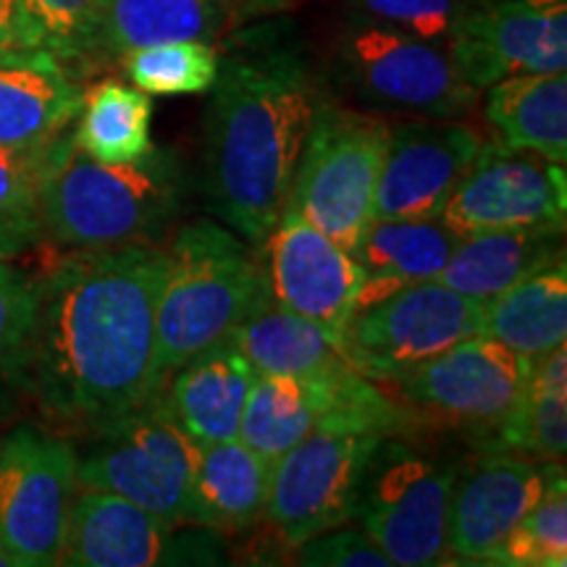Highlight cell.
I'll use <instances>...</instances> for the list:
<instances>
[{"label":"cell","instance_id":"8fae6325","mask_svg":"<svg viewBox=\"0 0 567 567\" xmlns=\"http://www.w3.org/2000/svg\"><path fill=\"white\" fill-rule=\"evenodd\" d=\"M74 442L40 423L0 439V544L13 567H55L76 488Z\"/></svg>","mask_w":567,"mask_h":567},{"label":"cell","instance_id":"f546056e","mask_svg":"<svg viewBox=\"0 0 567 567\" xmlns=\"http://www.w3.org/2000/svg\"><path fill=\"white\" fill-rule=\"evenodd\" d=\"M494 450L517 452L542 463H563L567 455L565 344L536 360L520 402L496 431Z\"/></svg>","mask_w":567,"mask_h":567},{"label":"cell","instance_id":"7a4b0ae2","mask_svg":"<svg viewBox=\"0 0 567 567\" xmlns=\"http://www.w3.org/2000/svg\"><path fill=\"white\" fill-rule=\"evenodd\" d=\"M208 92L205 203L218 221L258 247L287 210L323 92L300 48L264 34L229 42Z\"/></svg>","mask_w":567,"mask_h":567},{"label":"cell","instance_id":"60d3db41","mask_svg":"<svg viewBox=\"0 0 567 567\" xmlns=\"http://www.w3.org/2000/svg\"><path fill=\"white\" fill-rule=\"evenodd\" d=\"M0 567H13V559L9 551H6L3 544H0Z\"/></svg>","mask_w":567,"mask_h":567},{"label":"cell","instance_id":"30bf717a","mask_svg":"<svg viewBox=\"0 0 567 567\" xmlns=\"http://www.w3.org/2000/svg\"><path fill=\"white\" fill-rule=\"evenodd\" d=\"M200 450L168 417L161 400L147 402L95 434L76 460V484L124 496L166 526H184Z\"/></svg>","mask_w":567,"mask_h":567},{"label":"cell","instance_id":"cb8c5ba5","mask_svg":"<svg viewBox=\"0 0 567 567\" xmlns=\"http://www.w3.org/2000/svg\"><path fill=\"white\" fill-rule=\"evenodd\" d=\"M271 492V460L243 439L200 450L189 486L184 523L210 530H247L266 517Z\"/></svg>","mask_w":567,"mask_h":567},{"label":"cell","instance_id":"9a60e30c","mask_svg":"<svg viewBox=\"0 0 567 567\" xmlns=\"http://www.w3.org/2000/svg\"><path fill=\"white\" fill-rule=\"evenodd\" d=\"M258 250L274 300L339 342L363 287L354 255L292 210L281 213Z\"/></svg>","mask_w":567,"mask_h":567},{"label":"cell","instance_id":"7c38bea8","mask_svg":"<svg viewBox=\"0 0 567 567\" xmlns=\"http://www.w3.org/2000/svg\"><path fill=\"white\" fill-rule=\"evenodd\" d=\"M530 371V360L476 334L384 384L400 410H413L423 421L496 436L526 392Z\"/></svg>","mask_w":567,"mask_h":567},{"label":"cell","instance_id":"d590c367","mask_svg":"<svg viewBox=\"0 0 567 567\" xmlns=\"http://www.w3.org/2000/svg\"><path fill=\"white\" fill-rule=\"evenodd\" d=\"M467 3L471 0H350V11L354 21L386 27L450 51Z\"/></svg>","mask_w":567,"mask_h":567},{"label":"cell","instance_id":"52a82bcc","mask_svg":"<svg viewBox=\"0 0 567 567\" xmlns=\"http://www.w3.org/2000/svg\"><path fill=\"white\" fill-rule=\"evenodd\" d=\"M337 76L363 111L410 118H465L481 90L446 48L386 27L350 21L334 51Z\"/></svg>","mask_w":567,"mask_h":567},{"label":"cell","instance_id":"603a6c76","mask_svg":"<svg viewBox=\"0 0 567 567\" xmlns=\"http://www.w3.org/2000/svg\"><path fill=\"white\" fill-rule=\"evenodd\" d=\"M565 229H494L460 239L450 264L436 276L439 284L481 305L494 300L530 274L563 264Z\"/></svg>","mask_w":567,"mask_h":567},{"label":"cell","instance_id":"ffe728a7","mask_svg":"<svg viewBox=\"0 0 567 567\" xmlns=\"http://www.w3.org/2000/svg\"><path fill=\"white\" fill-rule=\"evenodd\" d=\"M82 84L51 53L0 61V147H40L74 126Z\"/></svg>","mask_w":567,"mask_h":567},{"label":"cell","instance_id":"484cf974","mask_svg":"<svg viewBox=\"0 0 567 567\" xmlns=\"http://www.w3.org/2000/svg\"><path fill=\"white\" fill-rule=\"evenodd\" d=\"M460 234L431 218H371L354 245V260L363 268V287L358 305L413 281H431L450 264Z\"/></svg>","mask_w":567,"mask_h":567},{"label":"cell","instance_id":"3957f363","mask_svg":"<svg viewBox=\"0 0 567 567\" xmlns=\"http://www.w3.org/2000/svg\"><path fill=\"white\" fill-rule=\"evenodd\" d=\"M182 166L172 151L137 163L90 158L69 137L38 197L42 243L61 252L153 245L182 208Z\"/></svg>","mask_w":567,"mask_h":567},{"label":"cell","instance_id":"1f68e13d","mask_svg":"<svg viewBox=\"0 0 567 567\" xmlns=\"http://www.w3.org/2000/svg\"><path fill=\"white\" fill-rule=\"evenodd\" d=\"M488 565L565 567L567 565V481L563 463H549L547 484L536 505L505 538Z\"/></svg>","mask_w":567,"mask_h":567},{"label":"cell","instance_id":"74e56055","mask_svg":"<svg viewBox=\"0 0 567 567\" xmlns=\"http://www.w3.org/2000/svg\"><path fill=\"white\" fill-rule=\"evenodd\" d=\"M34 51L42 45L21 0H0V61Z\"/></svg>","mask_w":567,"mask_h":567},{"label":"cell","instance_id":"9c48e42d","mask_svg":"<svg viewBox=\"0 0 567 567\" xmlns=\"http://www.w3.org/2000/svg\"><path fill=\"white\" fill-rule=\"evenodd\" d=\"M481 321L484 305L436 279L402 284L352 310L339 350L352 371L384 384L481 334Z\"/></svg>","mask_w":567,"mask_h":567},{"label":"cell","instance_id":"d6986e66","mask_svg":"<svg viewBox=\"0 0 567 567\" xmlns=\"http://www.w3.org/2000/svg\"><path fill=\"white\" fill-rule=\"evenodd\" d=\"M172 526L145 507L101 488H76L61 559L66 567H153L163 563Z\"/></svg>","mask_w":567,"mask_h":567},{"label":"cell","instance_id":"d6a6232c","mask_svg":"<svg viewBox=\"0 0 567 567\" xmlns=\"http://www.w3.org/2000/svg\"><path fill=\"white\" fill-rule=\"evenodd\" d=\"M21 6L38 32L42 51L66 69L97 63L103 0H21Z\"/></svg>","mask_w":567,"mask_h":567},{"label":"cell","instance_id":"f1b7e54d","mask_svg":"<svg viewBox=\"0 0 567 567\" xmlns=\"http://www.w3.org/2000/svg\"><path fill=\"white\" fill-rule=\"evenodd\" d=\"M151 95L118 80H105L84 92L76 116L74 145L103 163H137L155 151L151 137Z\"/></svg>","mask_w":567,"mask_h":567},{"label":"cell","instance_id":"5b68a950","mask_svg":"<svg viewBox=\"0 0 567 567\" xmlns=\"http://www.w3.org/2000/svg\"><path fill=\"white\" fill-rule=\"evenodd\" d=\"M260 250L226 224L197 218L163 247L155 297V365L161 381L221 342L264 292Z\"/></svg>","mask_w":567,"mask_h":567},{"label":"cell","instance_id":"8d00e7d4","mask_svg":"<svg viewBox=\"0 0 567 567\" xmlns=\"http://www.w3.org/2000/svg\"><path fill=\"white\" fill-rule=\"evenodd\" d=\"M297 555L302 565L313 567H394L379 544L350 523L297 544Z\"/></svg>","mask_w":567,"mask_h":567},{"label":"cell","instance_id":"5bb4252c","mask_svg":"<svg viewBox=\"0 0 567 567\" xmlns=\"http://www.w3.org/2000/svg\"><path fill=\"white\" fill-rule=\"evenodd\" d=\"M476 90L513 74L567 69V0H471L450 42Z\"/></svg>","mask_w":567,"mask_h":567},{"label":"cell","instance_id":"6da1fadb","mask_svg":"<svg viewBox=\"0 0 567 567\" xmlns=\"http://www.w3.org/2000/svg\"><path fill=\"white\" fill-rule=\"evenodd\" d=\"M163 247L63 252L38 276L21 389L45 423L95 434L161 394L155 297Z\"/></svg>","mask_w":567,"mask_h":567},{"label":"cell","instance_id":"e0dca14e","mask_svg":"<svg viewBox=\"0 0 567 567\" xmlns=\"http://www.w3.org/2000/svg\"><path fill=\"white\" fill-rule=\"evenodd\" d=\"M549 463L492 450L457 467L450 496V563L488 565L547 484Z\"/></svg>","mask_w":567,"mask_h":567},{"label":"cell","instance_id":"ba28073f","mask_svg":"<svg viewBox=\"0 0 567 567\" xmlns=\"http://www.w3.org/2000/svg\"><path fill=\"white\" fill-rule=\"evenodd\" d=\"M457 463L384 436L360 481L352 523L365 530L394 567L450 563V496Z\"/></svg>","mask_w":567,"mask_h":567},{"label":"cell","instance_id":"277c9868","mask_svg":"<svg viewBox=\"0 0 567 567\" xmlns=\"http://www.w3.org/2000/svg\"><path fill=\"white\" fill-rule=\"evenodd\" d=\"M400 429V405L358 375L339 405L271 463L266 520L292 547L352 523L375 444Z\"/></svg>","mask_w":567,"mask_h":567},{"label":"cell","instance_id":"4316f807","mask_svg":"<svg viewBox=\"0 0 567 567\" xmlns=\"http://www.w3.org/2000/svg\"><path fill=\"white\" fill-rule=\"evenodd\" d=\"M484 118L496 142L567 163V74H513L488 84Z\"/></svg>","mask_w":567,"mask_h":567},{"label":"cell","instance_id":"d4e9b609","mask_svg":"<svg viewBox=\"0 0 567 567\" xmlns=\"http://www.w3.org/2000/svg\"><path fill=\"white\" fill-rule=\"evenodd\" d=\"M226 339L243 352L255 375H334L350 368L337 339L281 308L268 284Z\"/></svg>","mask_w":567,"mask_h":567},{"label":"cell","instance_id":"836d02e7","mask_svg":"<svg viewBox=\"0 0 567 567\" xmlns=\"http://www.w3.org/2000/svg\"><path fill=\"white\" fill-rule=\"evenodd\" d=\"M38 321V276L0 260V394L21 389Z\"/></svg>","mask_w":567,"mask_h":567},{"label":"cell","instance_id":"7402d4cb","mask_svg":"<svg viewBox=\"0 0 567 567\" xmlns=\"http://www.w3.org/2000/svg\"><path fill=\"white\" fill-rule=\"evenodd\" d=\"M358 371L334 375H258L239 421V439L266 460H279L354 384Z\"/></svg>","mask_w":567,"mask_h":567},{"label":"cell","instance_id":"e575fe53","mask_svg":"<svg viewBox=\"0 0 567 567\" xmlns=\"http://www.w3.org/2000/svg\"><path fill=\"white\" fill-rule=\"evenodd\" d=\"M71 134L40 147H0V226L40 234L38 197Z\"/></svg>","mask_w":567,"mask_h":567},{"label":"cell","instance_id":"f35d334b","mask_svg":"<svg viewBox=\"0 0 567 567\" xmlns=\"http://www.w3.org/2000/svg\"><path fill=\"white\" fill-rule=\"evenodd\" d=\"M38 243H42L38 234L11 229V226H0V260H17L19 255L30 252Z\"/></svg>","mask_w":567,"mask_h":567},{"label":"cell","instance_id":"44dd1931","mask_svg":"<svg viewBox=\"0 0 567 567\" xmlns=\"http://www.w3.org/2000/svg\"><path fill=\"white\" fill-rule=\"evenodd\" d=\"M250 13L245 0H103L97 61H122L130 51L158 42L218 45Z\"/></svg>","mask_w":567,"mask_h":567},{"label":"cell","instance_id":"4dcf8cb0","mask_svg":"<svg viewBox=\"0 0 567 567\" xmlns=\"http://www.w3.org/2000/svg\"><path fill=\"white\" fill-rule=\"evenodd\" d=\"M218 55L221 51L210 42H158V45H145L126 53L122 69L126 80L145 95H203L216 82Z\"/></svg>","mask_w":567,"mask_h":567},{"label":"cell","instance_id":"83f0119b","mask_svg":"<svg viewBox=\"0 0 567 567\" xmlns=\"http://www.w3.org/2000/svg\"><path fill=\"white\" fill-rule=\"evenodd\" d=\"M481 334L496 339L520 358L542 360L567 339V266L530 274L484 305Z\"/></svg>","mask_w":567,"mask_h":567},{"label":"cell","instance_id":"8992f818","mask_svg":"<svg viewBox=\"0 0 567 567\" xmlns=\"http://www.w3.org/2000/svg\"><path fill=\"white\" fill-rule=\"evenodd\" d=\"M389 124L381 113L347 109L321 95L297 161L287 210L354 250L373 218Z\"/></svg>","mask_w":567,"mask_h":567},{"label":"cell","instance_id":"ab89813d","mask_svg":"<svg viewBox=\"0 0 567 567\" xmlns=\"http://www.w3.org/2000/svg\"><path fill=\"white\" fill-rule=\"evenodd\" d=\"M247 6H250V11H264V9H271V6H279L281 0H245Z\"/></svg>","mask_w":567,"mask_h":567},{"label":"cell","instance_id":"ac0fdd59","mask_svg":"<svg viewBox=\"0 0 567 567\" xmlns=\"http://www.w3.org/2000/svg\"><path fill=\"white\" fill-rule=\"evenodd\" d=\"M255 371L229 339L195 354L163 384L158 400L197 450L239 436Z\"/></svg>","mask_w":567,"mask_h":567},{"label":"cell","instance_id":"2e32d148","mask_svg":"<svg viewBox=\"0 0 567 567\" xmlns=\"http://www.w3.org/2000/svg\"><path fill=\"white\" fill-rule=\"evenodd\" d=\"M481 145L484 137L460 118H410L389 124L373 218L442 216Z\"/></svg>","mask_w":567,"mask_h":567},{"label":"cell","instance_id":"4fadbf2b","mask_svg":"<svg viewBox=\"0 0 567 567\" xmlns=\"http://www.w3.org/2000/svg\"><path fill=\"white\" fill-rule=\"evenodd\" d=\"M565 166L538 153L484 142L442 210L460 237L494 229H565Z\"/></svg>","mask_w":567,"mask_h":567}]
</instances>
